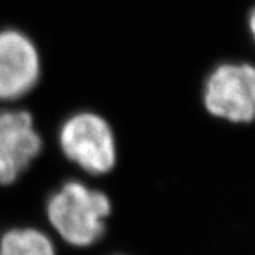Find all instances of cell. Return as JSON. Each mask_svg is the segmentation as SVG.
I'll return each instance as SVG.
<instances>
[{
  "mask_svg": "<svg viewBox=\"0 0 255 255\" xmlns=\"http://www.w3.org/2000/svg\"><path fill=\"white\" fill-rule=\"evenodd\" d=\"M111 210L105 193L73 180L51 196L47 217L64 241L74 247H88L104 236Z\"/></svg>",
  "mask_w": 255,
  "mask_h": 255,
  "instance_id": "obj_1",
  "label": "cell"
},
{
  "mask_svg": "<svg viewBox=\"0 0 255 255\" xmlns=\"http://www.w3.org/2000/svg\"><path fill=\"white\" fill-rule=\"evenodd\" d=\"M64 155L91 174H107L117 162L115 139L105 119L82 112L68 119L60 130Z\"/></svg>",
  "mask_w": 255,
  "mask_h": 255,
  "instance_id": "obj_2",
  "label": "cell"
},
{
  "mask_svg": "<svg viewBox=\"0 0 255 255\" xmlns=\"http://www.w3.org/2000/svg\"><path fill=\"white\" fill-rule=\"evenodd\" d=\"M204 105L214 117L231 122H251L255 112V70L253 65H219L206 82Z\"/></svg>",
  "mask_w": 255,
  "mask_h": 255,
  "instance_id": "obj_3",
  "label": "cell"
},
{
  "mask_svg": "<svg viewBox=\"0 0 255 255\" xmlns=\"http://www.w3.org/2000/svg\"><path fill=\"white\" fill-rule=\"evenodd\" d=\"M41 150V137L28 112H0V184L17 180Z\"/></svg>",
  "mask_w": 255,
  "mask_h": 255,
  "instance_id": "obj_4",
  "label": "cell"
},
{
  "mask_svg": "<svg viewBox=\"0 0 255 255\" xmlns=\"http://www.w3.org/2000/svg\"><path fill=\"white\" fill-rule=\"evenodd\" d=\"M40 75L34 44L16 30L0 31V100H16L27 94Z\"/></svg>",
  "mask_w": 255,
  "mask_h": 255,
  "instance_id": "obj_5",
  "label": "cell"
},
{
  "mask_svg": "<svg viewBox=\"0 0 255 255\" xmlns=\"http://www.w3.org/2000/svg\"><path fill=\"white\" fill-rule=\"evenodd\" d=\"M0 255H55V248L36 228H13L0 240Z\"/></svg>",
  "mask_w": 255,
  "mask_h": 255,
  "instance_id": "obj_6",
  "label": "cell"
}]
</instances>
